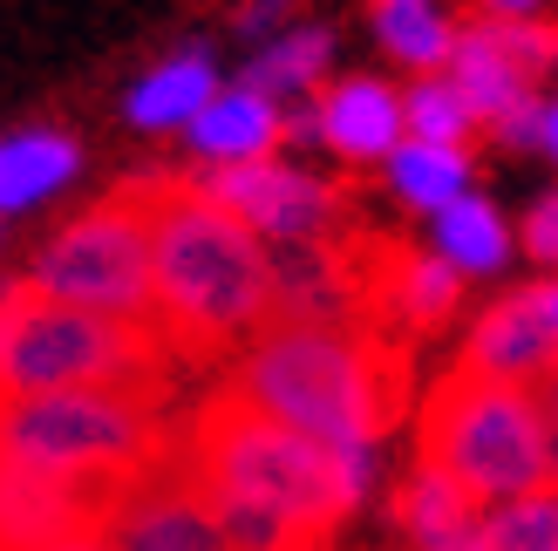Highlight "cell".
<instances>
[{
  "label": "cell",
  "instance_id": "cell-1",
  "mask_svg": "<svg viewBox=\"0 0 558 551\" xmlns=\"http://www.w3.org/2000/svg\"><path fill=\"white\" fill-rule=\"evenodd\" d=\"M226 395L320 450H381L409 408V347L368 320H266Z\"/></svg>",
  "mask_w": 558,
  "mask_h": 551
},
{
  "label": "cell",
  "instance_id": "cell-2",
  "mask_svg": "<svg viewBox=\"0 0 558 551\" xmlns=\"http://www.w3.org/2000/svg\"><path fill=\"white\" fill-rule=\"evenodd\" d=\"M150 225V327L171 362H226L272 320V259L266 245L218 211L184 171L130 177Z\"/></svg>",
  "mask_w": 558,
  "mask_h": 551
},
{
  "label": "cell",
  "instance_id": "cell-3",
  "mask_svg": "<svg viewBox=\"0 0 558 551\" xmlns=\"http://www.w3.org/2000/svg\"><path fill=\"white\" fill-rule=\"evenodd\" d=\"M178 470L205 490H239V498L306 525L314 538H333L375 490L381 450H320L218 389L191 408L178 436Z\"/></svg>",
  "mask_w": 558,
  "mask_h": 551
},
{
  "label": "cell",
  "instance_id": "cell-4",
  "mask_svg": "<svg viewBox=\"0 0 558 551\" xmlns=\"http://www.w3.org/2000/svg\"><path fill=\"white\" fill-rule=\"evenodd\" d=\"M171 347L157 327L102 320L35 286H0V402L14 395H69V389H117V395H171Z\"/></svg>",
  "mask_w": 558,
  "mask_h": 551
},
{
  "label": "cell",
  "instance_id": "cell-5",
  "mask_svg": "<svg viewBox=\"0 0 558 551\" xmlns=\"http://www.w3.org/2000/svg\"><path fill=\"white\" fill-rule=\"evenodd\" d=\"M178 456L157 395L69 389V395H14L0 402V463L69 483L130 490Z\"/></svg>",
  "mask_w": 558,
  "mask_h": 551
},
{
  "label": "cell",
  "instance_id": "cell-6",
  "mask_svg": "<svg viewBox=\"0 0 558 551\" xmlns=\"http://www.w3.org/2000/svg\"><path fill=\"white\" fill-rule=\"evenodd\" d=\"M415 463L442 470L477 511L538 490L545 450H538L532 395L450 362L436 375V389L415 402Z\"/></svg>",
  "mask_w": 558,
  "mask_h": 551
},
{
  "label": "cell",
  "instance_id": "cell-7",
  "mask_svg": "<svg viewBox=\"0 0 558 551\" xmlns=\"http://www.w3.org/2000/svg\"><path fill=\"white\" fill-rule=\"evenodd\" d=\"M27 286L48 299H69L82 314L150 327V225H144L136 184H117L96 205H82L35 253Z\"/></svg>",
  "mask_w": 558,
  "mask_h": 551
},
{
  "label": "cell",
  "instance_id": "cell-8",
  "mask_svg": "<svg viewBox=\"0 0 558 551\" xmlns=\"http://www.w3.org/2000/svg\"><path fill=\"white\" fill-rule=\"evenodd\" d=\"M218 211H232L259 245H314L341 238L348 218V184H333L320 171H300L287 157L259 163H226V171H184Z\"/></svg>",
  "mask_w": 558,
  "mask_h": 551
},
{
  "label": "cell",
  "instance_id": "cell-9",
  "mask_svg": "<svg viewBox=\"0 0 558 551\" xmlns=\"http://www.w3.org/2000/svg\"><path fill=\"white\" fill-rule=\"evenodd\" d=\"M457 368L511 381V389H532L545 368H558V272L497 293L490 307L470 320V334L457 347Z\"/></svg>",
  "mask_w": 558,
  "mask_h": 551
},
{
  "label": "cell",
  "instance_id": "cell-10",
  "mask_svg": "<svg viewBox=\"0 0 558 551\" xmlns=\"http://www.w3.org/2000/svg\"><path fill=\"white\" fill-rule=\"evenodd\" d=\"M96 538L109 551H226L198 483L178 470V456L163 463V470H150L144 483H130L123 498L109 504Z\"/></svg>",
  "mask_w": 558,
  "mask_h": 551
},
{
  "label": "cell",
  "instance_id": "cell-11",
  "mask_svg": "<svg viewBox=\"0 0 558 551\" xmlns=\"http://www.w3.org/2000/svg\"><path fill=\"white\" fill-rule=\"evenodd\" d=\"M117 498L123 490L0 463V551H54L69 538H89V531H102V517Z\"/></svg>",
  "mask_w": 558,
  "mask_h": 551
},
{
  "label": "cell",
  "instance_id": "cell-12",
  "mask_svg": "<svg viewBox=\"0 0 558 551\" xmlns=\"http://www.w3.org/2000/svg\"><path fill=\"white\" fill-rule=\"evenodd\" d=\"M314 117V144H327L333 157L361 171V163H388L402 144V89L381 75H333L306 102Z\"/></svg>",
  "mask_w": 558,
  "mask_h": 551
},
{
  "label": "cell",
  "instance_id": "cell-13",
  "mask_svg": "<svg viewBox=\"0 0 558 551\" xmlns=\"http://www.w3.org/2000/svg\"><path fill=\"white\" fill-rule=\"evenodd\" d=\"M184 144H191V157H198L205 171L279 157V144H287V109L266 102V96H253L245 82H232V89H218L198 117L184 123Z\"/></svg>",
  "mask_w": 558,
  "mask_h": 551
},
{
  "label": "cell",
  "instance_id": "cell-14",
  "mask_svg": "<svg viewBox=\"0 0 558 551\" xmlns=\"http://www.w3.org/2000/svg\"><path fill=\"white\" fill-rule=\"evenodd\" d=\"M429 253L470 286V280H497V272L511 266L518 232H511V218L497 211L484 191H463L457 205H442V211L429 218Z\"/></svg>",
  "mask_w": 558,
  "mask_h": 551
},
{
  "label": "cell",
  "instance_id": "cell-15",
  "mask_svg": "<svg viewBox=\"0 0 558 551\" xmlns=\"http://www.w3.org/2000/svg\"><path fill=\"white\" fill-rule=\"evenodd\" d=\"M477 525H484V511L450 477L429 470V463H409V477L396 490V531L415 551H477Z\"/></svg>",
  "mask_w": 558,
  "mask_h": 551
},
{
  "label": "cell",
  "instance_id": "cell-16",
  "mask_svg": "<svg viewBox=\"0 0 558 551\" xmlns=\"http://www.w3.org/2000/svg\"><path fill=\"white\" fill-rule=\"evenodd\" d=\"M82 171V144L69 130H14L0 136V218L48 205Z\"/></svg>",
  "mask_w": 558,
  "mask_h": 551
},
{
  "label": "cell",
  "instance_id": "cell-17",
  "mask_svg": "<svg viewBox=\"0 0 558 551\" xmlns=\"http://www.w3.org/2000/svg\"><path fill=\"white\" fill-rule=\"evenodd\" d=\"M218 89H226V82H218V62H211V54H205V48H178V54H163L150 75L130 82L123 117H130L136 130H184Z\"/></svg>",
  "mask_w": 558,
  "mask_h": 551
},
{
  "label": "cell",
  "instance_id": "cell-18",
  "mask_svg": "<svg viewBox=\"0 0 558 551\" xmlns=\"http://www.w3.org/2000/svg\"><path fill=\"white\" fill-rule=\"evenodd\" d=\"M327 62H333V27L300 21V27H287V35L259 41V54L245 62V75H239V82H245L253 96L279 102V109H293L300 96H314L320 82H327Z\"/></svg>",
  "mask_w": 558,
  "mask_h": 551
},
{
  "label": "cell",
  "instance_id": "cell-19",
  "mask_svg": "<svg viewBox=\"0 0 558 551\" xmlns=\"http://www.w3.org/2000/svg\"><path fill=\"white\" fill-rule=\"evenodd\" d=\"M388 191H396V205L436 218L442 205H457L463 191H477V157L470 150H450V144H415V136H402L396 157L381 163Z\"/></svg>",
  "mask_w": 558,
  "mask_h": 551
},
{
  "label": "cell",
  "instance_id": "cell-20",
  "mask_svg": "<svg viewBox=\"0 0 558 551\" xmlns=\"http://www.w3.org/2000/svg\"><path fill=\"white\" fill-rule=\"evenodd\" d=\"M457 27H463V21H450V8H442V0H375V41H381L388 62L409 69V82L450 69Z\"/></svg>",
  "mask_w": 558,
  "mask_h": 551
},
{
  "label": "cell",
  "instance_id": "cell-21",
  "mask_svg": "<svg viewBox=\"0 0 558 551\" xmlns=\"http://www.w3.org/2000/svg\"><path fill=\"white\" fill-rule=\"evenodd\" d=\"M198 498L211 511L218 538H226V551H327V538H314L306 525H293V517H279L253 498H239V490H205L198 483Z\"/></svg>",
  "mask_w": 558,
  "mask_h": 551
},
{
  "label": "cell",
  "instance_id": "cell-22",
  "mask_svg": "<svg viewBox=\"0 0 558 551\" xmlns=\"http://www.w3.org/2000/svg\"><path fill=\"white\" fill-rule=\"evenodd\" d=\"M402 136H415V144L470 150V144H477V117H470V102L457 96L450 75H415L409 89H402Z\"/></svg>",
  "mask_w": 558,
  "mask_h": 551
},
{
  "label": "cell",
  "instance_id": "cell-23",
  "mask_svg": "<svg viewBox=\"0 0 558 551\" xmlns=\"http://www.w3.org/2000/svg\"><path fill=\"white\" fill-rule=\"evenodd\" d=\"M477 551H558V483H538L511 504H490Z\"/></svg>",
  "mask_w": 558,
  "mask_h": 551
},
{
  "label": "cell",
  "instance_id": "cell-24",
  "mask_svg": "<svg viewBox=\"0 0 558 551\" xmlns=\"http://www.w3.org/2000/svg\"><path fill=\"white\" fill-rule=\"evenodd\" d=\"M490 27V41L505 48V62H518L532 82H545L558 69V21L538 14V21H484Z\"/></svg>",
  "mask_w": 558,
  "mask_h": 551
},
{
  "label": "cell",
  "instance_id": "cell-25",
  "mask_svg": "<svg viewBox=\"0 0 558 551\" xmlns=\"http://www.w3.org/2000/svg\"><path fill=\"white\" fill-rule=\"evenodd\" d=\"M518 253L532 259L538 272H558V184L538 191V198L524 205V218H518Z\"/></svg>",
  "mask_w": 558,
  "mask_h": 551
},
{
  "label": "cell",
  "instance_id": "cell-26",
  "mask_svg": "<svg viewBox=\"0 0 558 551\" xmlns=\"http://www.w3.org/2000/svg\"><path fill=\"white\" fill-rule=\"evenodd\" d=\"M532 416H538V450H545V483H558V368H545L532 389Z\"/></svg>",
  "mask_w": 558,
  "mask_h": 551
},
{
  "label": "cell",
  "instance_id": "cell-27",
  "mask_svg": "<svg viewBox=\"0 0 558 551\" xmlns=\"http://www.w3.org/2000/svg\"><path fill=\"white\" fill-rule=\"evenodd\" d=\"M287 0H245L239 8V35H253V41H272V35H287Z\"/></svg>",
  "mask_w": 558,
  "mask_h": 551
},
{
  "label": "cell",
  "instance_id": "cell-28",
  "mask_svg": "<svg viewBox=\"0 0 558 551\" xmlns=\"http://www.w3.org/2000/svg\"><path fill=\"white\" fill-rule=\"evenodd\" d=\"M551 0H470V21H538Z\"/></svg>",
  "mask_w": 558,
  "mask_h": 551
},
{
  "label": "cell",
  "instance_id": "cell-29",
  "mask_svg": "<svg viewBox=\"0 0 558 551\" xmlns=\"http://www.w3.org/2000/svg\"><path fill=\"white\" fill-rule=\"evenodd\" d=\"M538 150L558 163V96H545V117H538Z\"/></svg>",
  "mask_w": 558,
  "mask_h": 551
},
{
  "label": "cell",
  "instance_id": "cell-30",
  "mask_svg": "<svg viewBox=\"0 0 558 551\" xmlns=\"http://www.w3.org/2000/svg\"><path fill=\"white\" fill-rule=\"evenodd\" d=\"M54 551H109V544H102V538L89 531V538H69V544H54Z\"/></svg>",
  "mask_w": 558,
  "mask_h": 551
}]
</instances>
